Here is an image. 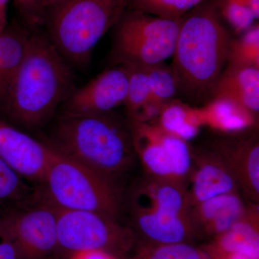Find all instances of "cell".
I'll use <instances>...</instances> for the list:
<instances>
[{"mask_svg": "<svg viewBox=\"0 0 259 259\" xmlns=\"http://www.w3.org/2000/svg\"><path fill=\"white\" fill-rule=\"evenodd\" d=\"M231 39L213 0H205L182 17L170 66L177 95L192 105L212 100Z\"/></svg>", "mask_w": 259, "mask_h": 259, "instance_id": "1", "label": "cell"}, {"mask_svg": "<svg viewBox=\"0 0 259 259\" xmlns=\"http://www.w3.org/2000/svg\"><path fill=\"white\" fill-rule=\"evenodd\" d=\"M74 77L67 62L47 35H28L23 60L1 106L15 123L40 127L74 91Z\"/></svg>", "mask_w": 259, "mask_h": 259, "instance_id": "2", "label": "cell"}, {"mask_svg": "<svg viewBox=\"0 0 259 259\" xmlns=\"http://www.w3.org/2000/svg\"><path fill=\"white\" fill-rule=\"evenodd\" d=\"M47 144L114 182L128 169L136 155L129 124L124 125L112 112L64 113Z\"/></svg>", "mask_w": 259, "mask_h": 259, "instance_id": "3", "label": "cell"}, {"mask_svg": "<svg viewBox=\"0 0 259 259\" xmlns=\"http://www.w3.org/2000/svg\"><path fill=\"white\" fill-rule=\"evenodd\" d=\"M131 207L135 228L144 243H192L197 236L182 182L147 176L135 189Z\"/></svg>", "mask_w": 259, "mask_h": 259, "instance_id": "4", "label": "cell"}, {"mask_svg": "<svg viewBox=\"0 0 259 259\" xmlns=\"http://www.w3.org/2000/svg\"><path fill=\"white\" fill-rule=\"evenodd\" d=\"M53 7L49 37L65 60L81 68L103 35L122 18L127 0H60Z\"/></svg>", "mask_w": 259, "mask_h": 259, "instance_id": "5", "label": "cell"}, {"mask_svg": "<svg viewBox=\"0 0 259 259\" xmlns=\"http://www.w3.org/2000/svg\"><path fill=\"white\" fill-rule=\"evenodd\" d=\"M40 185V198L56 209L118 217L122 200L116 182L54 150Z\"/></svg>", "mask_w": 259, "mask_h": 259, "instance_id": "6", "label": "cell"}, {"mask_svg": "<svg viewBox=\"0 0 259 259\" xmlns=\"http://www.w3.org/2000/svg\"><path fill=\"white\" fill-rule=\"evenodd\" d=\"M182 20L136 10L124 13L116 24V64L148 66L164 62L175 51Z\"/></svg>", "mask_w": 259, "mask_h": 259, "instance_id": "7", "label": "cell"}, {"mask_svg": "<svg viewBox=\"0 0 259 259\" xmlns=\"http://www.w3.org/2000/svg\"><path fill=\"white\" fill-rule=\"evenodd\" d=\"M56 211L58 249L69 255L101 250L120 257L136 243L134 232L105 214L87 210Z\"/></svg>", "mask_w": 259, "mask_h": 259, "instance_id": "8", "label": "cell"}, {"mask_svg": "<svg viewBox=\"0 0 259 259\" xmlns=\"http://www.w3.org/2000/svg\"><path fill=\"white\" fill-rule=\"evenodd\" d=\"M135 154L147 176L184 183L192 166L187 142L162 129L156 122L129 120Z\"/></svg>", "mask_w": 259, "mask_h": 259, "instance_id": "9", "label": "cell"}, {"mask_svg": "<svg viewBox=\"0 0 259 259\" xmlns=\"http://www.w3.org/2000/svg\"><path fill=\"white\" fill-rule=\"evenodd\" d=\"M15 206L2 219L25 259H49L58 249L57 211L39 197Z\"/></svg>", "mask_w": 259, "mask_h": 259, "instance_id": "10", "label": "cell"}, {"mask_svg": "<svg viewBox=\"0 0 259 259\" xmlns=\"http://www.w3.org/2000/svg\"><path fill=\"white\" fill-rule=\"evenodd\" d=\"M127 91L125 68L117 64L105 70L82 88L74 89L64 102L65 113L101 115L124 105Z\"/></svg>", "mask_w": 259, "mask_h": 259, "instance_id": "11", "label": "cell"}, {"mask_svg": "<svg viewBox=\"0 0 259 259\" xmlns=\"http://www.w3.org/2000/svg\"><path fill=\"white\" fill-rule=\"evenodd\" d=\"M228 134L216 139L210 150L231 172L238 188L252 202L259 201V143L256 135Z\"/></svg>", "mask_w": 259, "mask_h": 259, "instance_id": "12", "label": "cell"}, {"mask_svg": "<svg viewBox=\"0 0 259 259\" xmlns=\"http://www.w3.org/2000/svg\"><path fill=\"white\" fill-rule=\"evenodd\" d=\"M52 148L0 120V158L25 179L40 185Z\"/></svg>", "mask_w": 259, "mask_h": 259, "instance_id": "13", "label": "cell"}, {"mask_svg": "<svg viewBox=\"0 0 259 259\" xmlns=\"http://www.w3.org/2000/svg\"><path fill=\"white\" fill-rule=\"evenodd\" d=\"M188 176L184 182L190 207L221 194L238 192L236 181L212 150L192 153Z\"/></svg>", "mask_w": 259, "mask_h": 259, "instance_id": "14", "label": "cell"}, {"mask_svg": "<svg viewBox=\"0 0 259 259\" xmlns=\"http://www.w3.org/2000/svg\"><path fill=\"white\" fill-rule=\"evenodd\" d=\"M247 205L238 192H231L192 206L190 218L197 236L222 234L242 217Z\"/></svg>", "mask_w": 259, "mask_h": 259, "instance_id": "15", "label": "cell"}, {"mask_svg": "<svg viewBox=\"0 0 259 259\" xmlns=\"http://www.w3.org/2000/svg\"><path fill=\"white\" fill-rule=\"evenodd\" d=\"M203 248L210 259L231 253L259 255L258 204H248L244 214L234 225L213 238Z\"/></svg>", "mask_w": 259, "mask_h": 259, "instance_id": "16", "label": "cell"}, {"mask_svg": "<svg viewBox=\"0 0 259 259\" xmlns=\"http://www.w3.org/2000/svg\"><path fill=\"white\" fill-rule=\"evenodd\" d=\"M213 98L230 100L256 117L259 111V68L226 65Z\"/></svg>", "mask_w": 259, "mask_h": 259, "instance_id": "17", "label": "cell"}, {"mask_svg": "<svg viewBox=\"0 0 259 259\" xmlns=\"http://www.w3.org/2000/svg\"><path fill=\"white\" fill-rule=\"evenodd\" d=\"M203 125L227 134L244 132L256 122V117L230 100L213 98L199 108Z\"/></svg>", "mask_w": 259, "mask_h": 259, "instance_id": "18", "label": "cell"}, {"mask_svg": "<svg viewBox=\"0 0 259 259\" xmlns=\"http://www.w3.org/2000/svg\"><path fill=\"white\" fill-rule=\"evenodd\" d=\"M157 117L155 122L162 129L186 142L194 139L203 126L199 108L177 100L165 104Z\"/></svg>", "mask_w": 259, "mask_h": 259, "instance_id": "19", "label": "cell"}, {"mask_svg": "<svg viewBox=\"0 0 259 259\" xmlns=\"http://www.w3.org/2000/svg\"><path fill=\"white\" fill-rule=\"evenodd\" d=\"M28 37L17 28L6 27L0 31V105L23 60Z\"/></svg>", "mask_w": 259, "mask_h": 259, "instance_id": "20", "label": "cell"}, {"mask_svg": "<svg viewBox=\"0 0 259 259\" xmlns=\"http://www.w3.org/2000/svg\"><path fill=\"white\" fill-rule=\"evenodd\" d=\"M131 259H210L203 248L192 243H154L141 242Z\"/></svg>", "mask_w": 259, "mask_h": 259, "instance_id": "21", "label": "cell"}, {"mask_svg": "<svg viewBox=\"0 0 259 259\" xmlns=\"http://www.w3.org/2000/svg\"><path fill=\"white\" fill-rule=\"evenodd\" d=\"M226 65L259 68V26L253 24L236 39H231Z\"/></svg>", "mask_w": 259, "mask_h": 259, "instance_id": "22", "label": "cell"}, {"mask_svg": "<svg viewBox=\"0 0 259 259\" xmlns=\"http://www.w3.org/2000/svg\"><path fill=\"white\" fill-rule=\"evenodd\" d=\"M122 65L127 74V96L124 105L128 117H133L150 100V86L145 66Z\"/></svg>", "mask_w": 259, "mask_h": 259, "instance_id": "23", "label": "cell"}, {"mask_svg": "<svg viewBox=\"0 0 259 259\" xmlns=\"http://www.w3.org/2000/svg\"><path fill=\"white\" fill-rule=\"evenodd\" d=\"M150 86V103L163 107L177 95V84L171 67L164 62L145 66Z\"/></svg>", "mask_w": 259, "mask_h": 259, "instance_id": "24", "label": "cell"}, {"mask_svg": "<svg viewBox=\"0 0 259 259\" xmlns=\"http://www.w3.org/2000/svg\"><path fill=\"white\" fill-rule=\"evenodd\" d=\"M205 0H127L132 10L156 16L180 18Z\"/></svg>", "mask_w": 259, "mask_h": 259, "instance_id": "25", "label": "cell"}, {"mask_svg": "<svg viewBox=\"0 0 259 259\" xmlns=\"http://www.w3.org/2000/svg\"><path fill=\"white\" fill-rule=\"evenodd\" d=\"M23 178L0 158V206L13 203L18 205L30 199L31 189Z\"/></svg>", "mask_w": 259, "mask_h": 259, "instance_id": "26", "label": "cell"}, {"mask_svg": "<svg viewBox=\"0 0 259 259\" xmlns=\"http://www.w3.org/2000/svg\"><path fill=\"white\" fill-rule=\"evenodd\" d=\"M220 16L236 33L241 34L253 25L256 18L241 0H213Z\"/></svg>", "mask_w": 259, "mask_h": 259, "instance_id": "27", "label": "cell"}, {"mask_svg": "<svg viewBox=\"0 0 259 259\" xmlns=\"http://www.w3.org/2000/svg\"><path fill=\"white\" fill-rule=\"evenodd\" d=\"M0 259H25L4 221L0 218Z\"/></svg>", "mask_w": 259, "mask_h": 259, "instance_id": "28", "label": "cell"}, {"mask_svg": "<svg viewBox=\"0 0 259 259\" xmlns=\"http://www.w3.org/2000/svg\"><path fill=\"white\" fill-rule=\"evenodd\" d=\"M17 8L25 21L31 25L42 23L44 18V7L40 0H15Z\"/></svg>", "mask_w": 259, "mask_h": 259, "instance_id": "29", "label": "cell"}, {"mask_svg": "<svg viewBox=\"0 0 259 259\" xmlns=\"http://www.w3.org/2000/svg\"><path fill=\"white\" fill-rule=\"evenodd\" d=\"M69 259H120L113 253L101 250H86L69 255Z\"/></svg>", "mask_w": 259, "mask_h": 259, "instance_id": "30", "label": "cell"}, {"mask_svg": "<svg viewBox=\"0 0 259 259\" xmlns=\"http://www.w3.org/2000/svg\"><path fill=\"white\" fill-rule=\"evenodd\" d=\"M9 0H0V31L7 27V10Z\"/></svg>", "mask_w": 259, "mask_h": 259, "instance_id": "31", "label": "cell"}, {"mask_svg": "<svg viewBox=\"0 0 259 259\" xmlns=\"http://www.w3.org/2000/svg\"><path fill=\"white\" fill-rule=\"evenodd\" d=\"M214 259H259V255L245 253H231L220 255Z\"/></svg>", "mask_w": 259, "mask_h": 259, "instance_id": "32", "label": "cell"}, {"mask_svg": "<svg viewBox=\"0 0 259 259\" xmlns=\"http://www.w3.org/2000/svg\"><path fill=\"white\" fill-rule=\"evenodd\" d=\"M254 15L255 18L258 20L259 18V0H241Z\"/></svg>", "mask_w": 259, "mask_h": 259, "instance_id": "33", "label": "cell"}, {"mask_svg": "<svg viewBox=\"0 0 259 259\" xmlns=\"http://www.w3.org/2000/svg\"><path fill=\"white\" fill-rule=\"evenodd\" d=\"M60 0H40L42 6H54L56 3H59Z\"/></svg>", "mask_w": 259, "mask_h": 259, "instance_id": "34", "label": "cell"}]
</instances>
